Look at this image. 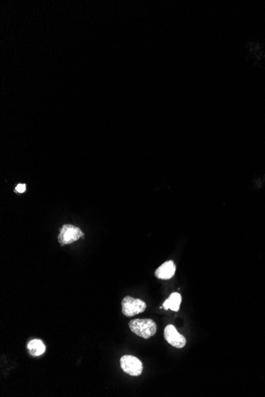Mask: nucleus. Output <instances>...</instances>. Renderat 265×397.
<instances>
[{
	"instance_id": "f257e3e1",
	"label": "nucleus",
	"mask_w": 265,
	"mask_h": 397,
	"mask_svg": "<svg viewBox=\"0 0 265 397\" xmlns=\"http://www.w3.org/2000/svg\"><path fill=\"white\" fill-rule=\"evenodd\" d=\"M129 327L132 332L145 339L153 337L157 332V324L151 319L132 320Z\"/></svg>"
},
{
	"instance_id": "f03ea898",
	"label": "nucleus",
	"mask_w": 265,
	"mask_h": 397,
	"mask_svg": "<svg viewBox=\"0 0 265 397\" xmlns=\"http://www.w3.org/2000/svg\"><path fill=\"white\" fill-rule=\"evenodd\" d=\"M122 313L128 317L138 315L145 312L146 304L143 300L135 299L132 296H127L122 301Z\"/></svg>"
},
{
	"instance_id": "7ed1b4c3",
	"label": "nucleus",
	"mask_w": 265,
	"mask_h": 397,
	"mask_svg": "<svg viewBox=\"0 0 265 397\" xmlns=\"http://www.w3.org/2000/svg\"><path fill=\"white\" fill-rule=\"evenodd\" d=\"M121 368L130 376L138 377L142 374L143 365L141 361L132 355H124L120 359Z\"/></svg>"
},
{
	"instance_id": "20e7f679",
	"label": "nucleus",
	"mask_w": 265,
	"mask_h": 397,
	"mask_svg": "<svg viewBox=\"0 0 265 397\" xmlns=\"http://www.w3.org/2000/svg\"><path fill=\"white\" fill-rule=\"evenodd\" d=\"M81 229L72 225H64L60 229L58 236V241L61 246L72 244L83 237Z\"/></svg>"
},
{
	"instance_id": "39448f33",
	"label": "nucleus",
	"mask_w": 265,
	"mask_h": 397,
	"mask_svg": "<svg viewBox=\"0 0 265 397\" xmlns=\"http://www.w3.org/2000/svg\"><path fill=\"white\" fill-rule=\"evenodd\" d=\"M165 339L172 347L183 348L186 345V339L180 335L173 325H168L165 329Z\"/></svg>"
},
{
	"instance_id": "423d86ee",
	"label": "nucleus",
	"mask_w": 265,
	"mask_h": 397,
	"mask_svg": "<svg viewBox=\"0 0 265 397\" xmlns=\"http://www.w3.org/2000/svg\"><path fill=\"white\" fill-rule=\"evenodd\" d=\"M176 269L174 262L172 260L167 261L165 264H163L160 267L157 268L155 272V275L157 278L169 280L174 276Z\"/></svg>"
},
{
	"instance_id": "0eeeda50",
	"label": "nucleus",
	"mask_w": 265,
	"mask_h": 397,
	"mask_svg": "<svg viewBox=\"0 0 265 397\" xmlns=\"http://www.w3.org/2000/svg\"><path fill=\"white\" fill-rule=\"evenodd\" d=\"M181 301H182L181 295L178 293H173L169 296V298L165 300V302L163 304V307L165 310L170 309L174 312H178Z\"/></svg>"
},
{
	"instance_id": "6e6552de",
	"label": "nucleus",
	"mask_w": 265,
	"mask_h": 397,
	"mask_svg": "<svg viewBox=\"0 0 265 397\" xmlns=\"http://www.w3.org/2000/svg\"><path fill=\"white\" fill-rule=\"evenodd\" d=\"M29 354L33 357L41 356L45 351V346L40 339H33L27 344Z\"/></svg>"
},
{
	"instance_id": "1a4fd4ad",
	"label": "nucleus",
	"mask_w": 265,
	"mask_h": 397,
	"mask_svg": "<svg viewBox=\"0 0 265 397\" xmlns=\"http://www.w3.org/2000/svg\"><path fill=\"white\" fill-rule=\"evenodd\" d=\"M15 191L18 193H23L25 191V184H18L16 186Z\"/></svg>"
}]
</instances>
